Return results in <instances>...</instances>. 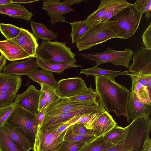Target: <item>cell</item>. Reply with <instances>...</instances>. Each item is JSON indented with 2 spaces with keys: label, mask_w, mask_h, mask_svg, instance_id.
Instances as JSON below:
<instances>
[{
  "label": "cell",
  "mask_w": 151,
  "mask_h": 151,
  "mask_svg": "<svg viewBox=\"0 0 151 151\" xmlns=\"http://www.w3.org/2000/svg\"><path fill=\"white\" fill-rule=\"evenodd\" d=\"M20 29V28L12 24L0 23V32L6 40L16 37L19 33Z\"/></svg>",
  "instance_id": "obj_33"
},
{
  "label": "cell",
  "mask_w": 151,
  "mask_h": 151,
  "mask_svg": "<svg viewBox=\"0 0 151 151\" xmlns=\"http://www.w3.org/2000/svg\"><path fill=\"white\" fill-rule=\"evenodd\" d=\"M105 109L100 103L52 116H45L41 127L47 130L55 129L73 118L91 113H102Z\"/></svg>",
  "instance_id": "obj_8"
},
{
  "label": "cell",
  "mask_w": 151,
  "mask_h": 151,
  "mask_svg": "<svg viewBox=\"0 0 151 151\" xmlns=\"http://www.w3.org/2000/svg\"><path fill=\"white\" fill-rule=\"evenodd\" d=\"M33 81L46 85L55 89L58 81L54 78L52 73L44 69L36 70L27 75Z\"/></svg>",
  "instance_id": "obj_23"
},
{
  "label": "cell",
  "mask_w": 151,
  "mask_h": 151,
  "mask_svg": "<svg viewBox=\"0 0 151 151\" xmlns=\"http://www.w3.org/2000/svg\"><path fill=\"white\" fill-rule=\"evenodd\" d=\"M127 112L129 119L133 120L149 116L151 113V104L139 101L134 92L132 91L127 104Z\"/></svg>",
  "instance_id": "obj_16"
},
{
  "label": "cell",
  "mask_w": 151,
  "mask_h": 151,
  "mask_svg": "<svg viewBox=\"0 0 151 151\" xmlns=\"http://www.w3.org/2000/svg\"><path fill=\"white\" fill-rule=\"evenodd\" d=\"M149 75L150 74H142L131 73L128 74L127 75L130 76L132 79L134 80L144 86L148 87L147 79Z\"/></svg>",
  "instance_id": "obj_43"
},
{
  "label": "cell",
  "mask_w": 151,
  "mask_h": 151,
  "mask_svg": "<svg viewBox=\"0 0 151 151\" xmlns=\"http://www.w3.org/2000/svg\"><path fill=\"white\" fill-rule=\"evenodd\" d=\"M127 127H121L117 125L104 134L103 138L106 141L115 145L122 142L125 137Z\"/></svg>",
  "instance_id": "obj_29"
},
{
  "label": "cell",
  "mask_w": 151,
  "mask_h": 151,
  "mask_svg": "<svg viewBox=\"0 0 151 151\" xmlns=\"http://www.w3.org/2000/svg\"><path fill=\"white\" fill-rule=\"evenodd\" d=\"M132 5L140 12L145 14L147 20L151 17V0H138Z\"/></svg>",
  "instance_id": "obj_36"
},
{
  "label": "cell",
  "mask_w": 151,
  "mask_h": 151,
  "mask_svg": "<svg viewBox=\"0 0 151 151\" xmlns=\"http://www.w3.org/2000/svg\"><path fill=\"white\" fill-rule=\"evenodd\" d=\"M72 133L74 134L86 136H95L93 130L87 129L82 124H76L71 125Z\"/></svg>",
  "instance_id": "obj_39"
},
{
  "label": "cell",
  "mask_w": 151,
  "mask_h": 151,
  "mask_svg": "<svg viewBox=\"0 0 151 151\" xmlns=\"http://www.w3.org/2000/svg\"><path fill=\"white\" fill-rule=\"evenodd\" d=\"M132 91L134 92L140 101L151 104L150 89L132 79Z\"/></svg>",
  "instance_id": "obj_28"
},
{
  "label": "cell",
  "mask_w": 151,
  "mask_h": 151,
  "mask_svg": "<svg viewBox=\"0 0 151 151\" xmlns=\"http://www.w3.org/2000/svg\"><path fill=\"white\" fill-rule=\"evenodd\" d=\"M134 52L130 48L125 47L123 51H118L107 47L103 52L95 53H82L84 58L94 61L97 65L110 63L115 66L122 65L127 68L129 66Z\"/></svg>",
  "instance_id": "obj_6"
},
{
  "label": "cell",
  "mask_w": 151,
  "mask_h": 151,
  "mask_svg": "<svg viewBox=\"0 0 151 151\" xmlns=\"http://www.w3.org/2000/svg\"><path fill=\"white\" fill-rule=\"evenodd\" d=\"M0 151H22L8 137L3 126L0 127Z\"/></svg>",
  "instance_id": "obj_31"
},
{
  "label": "cell",
  "mask_w": 151,
  "mask_h": 151,
  "mask_svg": "<svg viewBox=\"0 0 151 151\" xmlns=\"http://www.w3.org/2000/svg\"><path fill=\"white\" fill-rule=\"evenodd\" d=\"M99 102L97 100L73 101H71L68 98L60 97L47 108L45 116H55L89 106Z\"/></svg>",
  "instance_id": "obj_10"
},
{
  "label": "cell",
  "mask_w": 151,
  "mask_h": 151,
  "mask_svg": "<svg viewBox=\"0 0 151 151\" xmlns=\"http://www.w3.org/2000/svg\"><path fill=\"white\" fill-rule=\"evenodd\" d=\"M8 137L22 151H29L33 147L26 137L19 131L6 122L3 126Z\"/></svg>",
  "instance_id": "obj_21"
},
{
  "label": "cell",
  "mask_w": 151,
  "mask_h": 151,
  "mask_svg": "<svg viewBox=\"0 0 151 151\" xmlns=\"http://www.w3.org/2000/svg\"><path fill=\"white\" fill-rule=\"evenodd\" d=\"M40 90L33 85H29L22 93L17 94L14 104L36 114L38 107Z\"/></svg>",
  "instance_id": "obj_12"
},
{
  "label": "cell",
  "mask_w": 151,
  "mask_h": 151,
  "mask_svg": "<svg viewBox=\"0 0 151 151\" xmlns=\"http://www.w3.org/2000/svg\"><path fill=\"white\" fill-rule=\"evenodd\" d=\"M98 96L93 90L91 86L79 93L76 96L69 98L70 100L73 101H84L97 100Z\"/></svg>",
  "instance_id": "obj_32"
},
{
  "label": "cell",
  "mask_w": 151,
  "mask_h": 151,
  "mask_svg": "<svg viewBox=\"0 0 151 151\" xmlns=\"http://www.w3.org/2000/svg\"><path fill=\"white\" fill-rule=\"evenodd\" d=\"M103 135L95 137L86 143L79 151H105L117 145L105 140Z\"/></svg>",
  "instance_id": "obj_27"
},
{
  "label": "cell",
  "mask_w": 151,
  "mask_h": 151,
  "mask_svg": "<svg viewBox=\"0 0 151 151\" xmlns=\"http://www.w3.org/2000/svg\"><path fill=\"white\" fill-rule=\"evenodd\" d=\"M46 109L47 108L44 109L36 114V119L38 125L41 126L42 124Z\"/></svg>",
  "instance_id": "obj_45"
},
{
  "label": "cell",
  "mask_w": 151,
  "mask_h": 151,
  "mask_svg": "<svg viewBox=\"0 0 151 151\" xmlns=\"http://www.w3.org/2000/svg\"><path fill=\"white\" fill-rule=\"evenodd\" d=\"M36 61L39 68L42 69L57 73H63L66 69L73 67H78L82 65L76 64H51L45 62L39 58L36 57Z\"/></svg>",
  "instance_id": "obj_30"
},
{
  "label": "cell",
  "mask_w": 151,
  "mask_h": 151,
  "mask_svg": "<svg viewBox=\"0 0 151 151\" xmlns=\"http://www.w3.org/2000/svg\"><path fill=\"white\" fill-rule=\"evenodd\" d=\"M95 137V136H86L74 134L72 133L70 126L67 129L64 137V140L80 141L86 143Z\"/></svg>",
  "instance_id": "obj_38"
},
{
  "label": "cell",
  "mask_w": 151,
  "mask_h": 151,
  "mask_svg": "<svg viewBox=\"0 0 151 151\" xmlns=\"http://www.w3.org/2000/svg\"><path fill=\"white\" fill-rule=\"evenodd\" d=\"M0 53L10 61L31 58L21 47L12 39L0 40Z\"/></svg>",
  "instance_id": "obj_17"
},
{
  "label": "cell",
  "mask_w": 151,
  "mask_h": 151,
  "mask_svg": "<svg viewBox=\"0 0 151 151\" xmlns=\"http://www.w3.org/2000/svg\"><path fill=\"white\" fill-rule=\"evenodd\" d=\"M17 94L7 91L0 92V108L12 104Z\"/></svg>",
  "instance_id": "obj_40"
},
{
  "label": "cell",
  "mask_w": 151,
  "mask_h": 151,
  "mask_svg": "<svg viewBox=\"0 0 151 151\" xmlns=\"http://www.w3.org/2000/svg\"><path fill=\"white\" fill-rule=\"evenodd\" d=\"M39 0H11L12 3L19 4H29L33 3Z\"/></svg>",
  "instance_id": "obj_48"
},
{
  "label": "cell",
  "mask_w": 151,
  "mask_h": 151,
  "mask_svg": "<svg viewBox=\"0 0 151 151\" xmlns=\"http://www.w3.org/2000/svg\"><path fill=\"white\" fill-rule=\"evenodd\" d=\"M46 101V99L45 93L43 91L41 90L38 104V112L43 109Z\"/></svg>",
  "instance_id": "obj_44"
},
{
  "label": "cell",
  "mask_w": 151,
  "mask_h": 151,
  "mask_svg": "<svg viewBox=\"0 0 151 151\" xmlns=\"http://www.w3.org/2000/svg\"><path fill=\"white\" fill-rule=\"evenodd\" d=\"M41 86V90L45 93L46 101L43 109L47 108L51 104L58 100L60 97L56 93L55 89L47 85L40 84Z\"/></svg>",
  "instance_id": "obj_35"
},
{
  "label": "cell",
  "mask_w": 151,
  "mask_h": 151,
  "mask_svg": "<svg viewBox=\"0 0 151 151\" xmlns=\"http://www.w3.org/2000/svg\"><path fill=\"white\" fill-rule=\"evenodd\" d=\"M101 113H91L84 114L74 124H84L87 129L91 130L93 124Z\"/></svg>",
  "instance_id": "obj_34"
},
{
  "label": "cell",
  "mask_w": 151,
  "mask_h": 151,
  "mask_svg": "<svg viewBox=\"0 0 151 151\" xmlns=\"http://www.w3.org/2000/svg\"><path fill=\"white\" fill-rule=\"evenodd\" d=\"M87 88L84 80L81 77H76L60 80L55 91L60 97L69 98Z\"/></svg>",
  "instance_id": "obj_13"
},
{
  "label": "cell",
  "mask_w": 151,
  "mask_h": 151,
  "mask_svg": "<svg viewBox=\"0 0 151 151\" xmlns=\"http://www.w3.org/2000/svg\"><path fill=\"white\" fill-rule=\"evenodd\" d=\"M97 22L89 23L85 19L83 21H76L69 23L71 27L70 36L72 43H76L86 32Z\"/></svg>",
  "instance_id": "obj_25"
},
{
  "label": "cell",
  "mask_w": 151,
  "mask_h": 151,
  "mask_svg": "<svg viewBox=\"0 0 151 151\" xmlns=\"http://www.w3.org/2000/svg\"><path fill=\"white\" fill-rule=\"evenodd\" d=\"M67 129L60 132L56 129L47 130L38 125L33 147V151H58Z\"/></svg>",
  "instance_id": "obj_7"
},
{
  "label": "cell",
  "mask_w": 151,
  "mask_h": 151,
  "mask_svg": "<svg viewBox=\"0 0 151 151\" xmlns=\"http://www.w3.org/2000/svg\"><path fill=\"white\" fill-rule=\"evenodd\" d=\"M143 14L131 4L110 20L119 32L120 39H126L137 29Z\"/></svg>",
  "instance_id": "obj_5"
},
{
  "label": "cell",
  "mask_w": 151,
  "mask_h": 151,
  "mask_svg": "<svg viewBox=\"0 0 151 151\" xmlns=\"http://www.w3.org/2000/svg\"><path fill=\"white\" fill-rule=\"evenodd\" d=\"M14 106V103L5 107L0 108V127L6 123Z\"/></svg>",
  "instance_id": "obj_41"
},
{
  "label": "cell",
  "mask_w": 151,
  "mask_h": 151,
  "mask_svg": "<svg viewBox=\"0 0 151 151\" xmlns=\"http://www.w3.org/2000/svg\"><path fill=\"white\" fill-rule=\"evenodd\" d=\"M39 68L36 60L30 58L23 61L16 60L9 63L4 68L3 72L19 76L27 75Z\"/></svg>",
  "instance_id": "obj_15"
},
{
  "label": "cell",
  "mask_w": 151,
  "mask_h": 151,
  "mask_svg": "<svg viewBox=\"0 0 151 151\" xmlns=\"http://www.w3.org/2000/svg\"><path fill=\"white\" fill-rule=\"evenodd\" d=\"M147 136L138 127L127 126L126 132L122 142L105 151H143V146Z\"/></svg>",
  "instance_id": "obj_9"
},
{
  "label": "cell",
  "mask_w": 151,
  "mask_h": 151,
  "mask_svg": "<svg viewBox=\"0 0 151 151\" xmlns=\"http://www.w3.org/2000/svg\"><path fill=\"white\" fill-rule=\"evenodd\" d=\"M95 91L99 98V102L105 110L115 112L118 116L123 115L129 122L127 106L130 92L125 87L108 78L94 76Z\"/></svg>",
  "instance_id": "obj_1"
},
{
  "label": "cell",
  "mask_w": 151,
  "mask_h": 151,
  "mask_svg": "<svg viewBox=\"0 0 151 151\" xmlns=\"http://www.w3.org/2000/svg\"><path fill=\"white\" fill-rule=\"evenodd\" d=\"M19 76L0 73V92L7 91L17 94L22 84Z\"/></svg>",
  "instance_id": "obj_22"
},
{
  "label": "cell",
  "mask_w": 151,
  "mask_h": 151,
  "mask_svg": "<svg viewBox=\"0 0 151 151\" xmlns=\"http://www.w3.org/2000/svg\"><path fill=\"white\" fill-rule=\"evenodd\" d=\"M66 45L65 42L43 40L37 49L36 57L51 64H76V54Z\"/></svg>",
  "instance_id": "obj_2"
},
{
  "label": "cell",
  "mask_w": 151,
  "mask_h": 151,
  "mask_svg": "<svg viewBox=\"0 0 151 151\" xmlns=\"http://www.w3.org/2000/svg\"><path fill=\"white\" fill-rule=\"evenodd\" d=\"M7 60L6 58L2 54H1L0 55V73L6 66Z\"/></svg>",
  "instance_id": "obj_47"
},
{
  "label": "cell",
  "mask_w": 151,
  "mask_h": 151,
  "mask_svg": "<svg viewBox=\"0 0 151 151\" xmlns=\"http://www.w3.org/2000/svg\"><path fill=\"white\" fill-rule=\"evenodd\" d=\"M42 8L46 11L50 17V22L55 24L60 22H68L63 15L74 11L68 4L60 0H43Z\"/></svg>",
  "instance_id": "obj_11"
},
{
  "label": "cell",
  "mask_w": 151,
  "mask_h": 151,
  "mask_svg": "<svg viewBox=\"0 0 151 151\" xmlns=\"http://www.w3.org/2000/svg\"><path fill=\"white\" fill-rule=\"evenodd\" d=\"M11 0H0V5L11 3Z\"/></svg>",
  "instance_id": "obj_51"
},
{
  "label": "cell",
  "mask_w": 151,
  "mask_h": 151,
  "mask_svg": "<svg viewBox=\"0 0 151 151\" xmlns=\"http://www.w3.org/2000/svg\"><path fill=\"white\" fill-rule=\"evenodd\" d=\"M96 65L93 67L87 69H81L79 74H84L87 77L92 75L94 76L107 77L109 79L115 81V77L117 76L127 75L130 73L129 70L123 71L111 70L100 68Z\"/></svg>",
  "instance_id": "obj_24"
},
{
  "label": "cell",
  "mask_w": 151,
  "mask_h": 151,
  "mask_svg": "<svg viewBox=\"0 0 151 151\" xmlns=\"http://www.w3.org/2000/svg\"><path fill=\"white\" fill-rule=\"evenodd\" d=\"M147 86L150 88H151V74L149 75L147 79Z\"/></svg>",
  "instance_id": "obj_50"
},
{
  "label": "cell",
  "mask_w": 151,
  "mask_h": 151,
  "mask_svg": "<svg viewBox=\"0 0 151 151\" xmlns=\"http://www.w3.org/2000/svg\"><path fill=\"white\" fill-rule=\"evenodd\" d=\"M30 25L34 35L36 38L50 41L55 39L58 36L57 33L49 29L42 23L31 20Z\"/></svg>",
  "instance_id": "obj_26"
},
{
  "label": "cell",
  "mask_w": 151,
  "mask_h": 151,
  "mask_svg": "<svg viewBox=\"0 0 151 151\" xmlns=\"http://www.w3.org/2000/svg\"><path fill=\"white\" fill-rule=\"evenodd\" d=\"M86 144L80 141L63 140L58 151H79Z\"/></svg>",
  "instance_id": "obj_37"
},
{
  "label": "cell",
  "mask_w": 151,
  "mask_h": 151,
  "mask_svg": "<svg viewBox=\"0 0 151 151\" xmlns=\"http://www.w3.org/2000/svg\"><path fill=\"white\" fill-rule=\"evenodd\" d=\"M83 1V0H66L63 1L71 6L74 4L77 5Z\"/></svg>",
  "instance_id": "obj_49"
},
{
  "label": "cell",
  "mask_w": 151,
  "mask_h": 151,
  "mask_svg": "<svg viewBox=\"0 0 151 151\" xmlns=\"http://www.w3.org/2000/svg\"><path fill=\"white\" fill-rule=\"evenodd\" d=\"M0 14L29 21L33 14L24 6L13 3L0 5Z\"/></svg>",
  "instance_id": "obj_19"
},
{
  "label": "cell",
  "mask_w": 151,
  "mask_h": 151,
  "mask_svg": "<svg viewBox=\"0 0 151 151\" xmlns=\"http://www.w3.org/2000/svg\"><path fill=\"white\" fill-rule=\"evenodd\" d=\"M6 122L23 134L33 147L38 126L36 114L14 105Z\"/></svg>",
  "instance_id": "obj_4"
},
{
  "label": "cell",
  "mask_w": 151,
  "mask_h": 151,
  "mask_svg": "<svg viewBox=\"0 0 151 151\" xmlns=\"http://www.w3.org/2000/svg\"><path fill=\"white\" fill-rule=\"evenodd\" d=\"M143 151H151V140L149 137H147L144 142Z\"/></svg>",
  "instance_id": "obj_46"
},
{
  "label": "cell",
  "mask_w": 151,
  "mask_h": 151,
  "mask_svg": "<svg viewBox=\"0 0 151 151\" xmlns=\"http://www.w3.org/2000/svg\"><path fill=\"white\" fill-rule=\"evenodd\" d=\"M132 59L133 63L128 68L130 72L151 74V49L140 47L134 54Z\"/></svg>",
  "instance_id": "obj_14"
},
{
  "label": "cell",
  "mask_w": 151,
  "mask_h": 151,
  "mask_svg": "<svg viewBox=\"0 0 151 151\" xmlns=\"http://www.w3.org/2000/svg\"><path fill=\"white\" fill-rule=\"evenodd\" d=\"M117 125L112 116L106 110L102 113L93 124L91 130L96 137L104 135Z\"/></svg>",
  "instance_id": "obj_20"
},
{
  "label": "cell",
  "mask_w": 151,
  "mask_h": 151,
  "mask_svg": "<svg viewBox=\"0 0 151 151\" xmlns=\"http://www.w3.org/2000/svg\"><path fill=\"white\" fill-rule=\"evenodd\" d=\"M143 47L151 49V22L150 24L142 35Z\"/></svg>",
  "instance_id": "obj_42"
},
{
  "label": "cell",
  "mask_w": 151,
  "mask_h": 151,
  "mask_svg": "<svg viewBox=\"0 0 151 151\" xmlns=\"http://www.w3.org/2000/svg\"><path fill=\"white\" fill-rule=\"evenodd\" d=\"M120 38L119 33L111 21H100L91 27L76 43L79 51L91 48L114 38Z\"/></svg>",
  "instance_id": "obj_3"
},
{
  "label": "cell",
  "mask_w": 151,
  "mask_h": 151,
  "mask_svg": "<svg viewBox=\"0 0 151 151\" xmlns=\"http://www.w3.org/2000/svg\"><path fill=\"white\" fill-rule=\"evenodd\" d=\"M19 34L12 40L21 47L30 56L36 57V51L39 44L37 39L27 29L20 27Z\"/></svg>",
  "instance_id": "obj_18"
}]
</instances>
